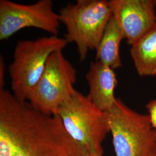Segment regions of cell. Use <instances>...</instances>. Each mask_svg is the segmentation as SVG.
Returning a JSON list of instances; mask_svg holds the SVG:
<instances>
[{
    "mask_svg": "<svg viewBox=\"0 0 156 156\" xmlns=\"http://www.w3.org/2000/svg\"><path fill=\"white\" fill-rule=\"evenodd\" d=\"M0 130L10 137L12 156H87L58 115H46L9 91L0 90Z\"/></svg>",
    "mask_w": 156,
    "mask_h": 156,
    "instance_id": "cell-1",
    "label": "cell"
},
{
    "mask_svg": "<svg viewBox=\"0 0 156 156\" xmlns=\"http://www.w3.org/2000/svg\"><path fill=\"white\" fill-rule=\"evenodd\" d=\"M58 15L67 30L64 38L76 44L82 62L90 50H97L112 11L109 1L78 0L62 7Z\"/></svg>",
    "mask_w": 156,
    "mask_h": 156,
    "instance_id": "cell-2",
    "label": "cell"
},
{
    "mask_svg": "<svg viewBox=\"0 0 156 156\" xmlns=\"http://www.w3.org/2000/svg\"><path fill=\"white\" fill-rule=\"evenodd\" d=\"M105 113L116 156H156V129L148 115L135 111L119 98Z\"/></svg>",
    "mask_w": 156,
    "mask_h": 156,
    "instance_id": "cell-3",
    "label": "cell"
},
{
    "mask_svg": "<svg viewBox=\"0 0 156 156\" xmlns=\"http://www.w3.org/2000/svg\"><path fill=\"white\" fill-rule=\"evenodd\" d=\"M56 115L67 133L88 154L102 156V143L110 133L109 123L105 112L95 106L87 95L76 90Z\"/></svg>",
    "mask_w": 156,
    "mask_h": 156,
    "instance_id": "cell-4",
    "label": "cell"
},
{
    "mask_svg": "<svg viewBox=\"0 0 156 156\" xmlns=\"http://www.w3.org/2000/svg\"><path fill=\"white\" fill-rule=\"evenodd\" d=\"M68 44L66 38L55 35L19 41L14 50L13 61L9 67L13 95L19 100L27 101L44 73L50 55L62 51Z\"/></svg>",
    "mask_w": 156,
    "mask_h": 156,
    "instance_id": "cell-5",
    "label": "cell"
},
{
    "mask_svg": "<svg viewBox=\"0 0 156 156\" xmlns=\"http://www.w3.org/2000/svg\"><path fill=\"white\" fill-rule=\"evenodd\" d=\"M76 70L64 56L62 50L52 53L27 101L42 113L56 115L59 108L76 91L73 85L76 82Z\"/></svg>",
    "mask_w": 156,
    "mask_h": 156,
    "instance_id": "cell-6",
    "label": "cell"
},
{
    "mask_svg": "<svg viewBox=\"0 0 156 156\" xmlns=\"http://www.w3.org/2000/svg\"><path fill=\"white\" fill-rule=\"evenodd\" d=\"M60 20L51 0H39L24 5L9 0L0 1V40L9 39L28 27L38 28L57 36Z\"/></svg>",
    "mask_w": 156,
    "mask_h": 156,
    "instance_id": "cell-7",
    "label": "cell"
},
{
    "mask_svg": "<svg viewBox=\"0 0 156 156\" xmlns=\"http://www.w3.org/2000/svg\"><path fill=\"white\" fill-rule=\"evenodd\" d=\"M124 39L134 44L156 24L154 0L109 1Z\"/></svg>",
    "mask_w": 156,
    "mask_h": 156,
    "instance_id": "cell-8",
    "label": "cell"
},
{
    "mask_svg": "<svg viewBox=\"0 0 156 156\" xmlns=\"http://www.w3.org/2000/svg\"><path fill=\"white\" fill-rule=\"evenodd\" d=\"M86 79L89 87L87 96L90 100L101 111L110 110L117 99L115 91L117 80L114 69L100 62H91Z\"/></svg>",
    "mask_w": 156,
    "mask_h": 156,
    "instance_id": "cell-9",
    "label": "cell"
},
{
    "mask_svg": "<svg viewBox=\"0 0 156 156\" xmlns=\"http://www.w3.org/2000/svg\"><path fill=\"white\" fill-rule=\"evenodd\" d=\"M130 55L140 76L156 75V24L131 46Z\"/></svg>",
    "mask_w": 156,
    "mask_h": 156,
    "instance_id": "cell-10",
    "label": "cell"
},
{
    "mask_svg": "<svg viewBox=\"0 0 156 156\" xmlns=\"http://www.w3.org/2000/svg\"><path fill=\"white\" fill-rule=\"evenodd\" d=\"M124 39L122 31L112 15L95 50V61L101 62L113 69L122 67L120 46Z\"/></svg>",
    "mask_w": 156,
    "mask_h": 156,
    "instance_id": "cell-11",
    "label": "cell"
},
{
    "mask_svg": "<svg viewBox=\"0 0 156 156\" xmlns=\"http://www.w3.org/2000/svg\"><path fill=\"white\" fill-rule=\"evenodd\" d=\"M146 108L149 113L151 124L153 127L156 129V100L149 101L146 105Z\"/></svg>",
    "mask_w": 156,
    "mask_h": 156,
    "instance_id": "cell-12",
    "label": "cell"
},
{
    "mask_svg": "<svg viewBox=\"0 0 156 156\" xmlns=\"http://www.w3.org/2000/svg\"><path fill=\"white\" fill-rule=\"evenodd\" d=\"M0 62V90L4 89V63L2 57Z\"/></svg>",
    "mask_w": 156,
    "mask_h": 156,
    "instance_id": "cell-13",
    "label": "cell"
},
{
    "mask_svg": "<svg viewBox=\"0 0 156 156\" xmlns=\"http://www.w3.org/2000/svg\"><path fill=\"white\" fill-rule=\"evenodd\" d=\"M87 156H101L100 155H97V154H88Z\"/></svg>",
    "mask_w": 156,
    "mask_h": 156,
    "instance_id": "cell-14",
    "label": "cell"
},
{
    "mask_svg": "<svg viewBox=\"0 0 156 156\" xmlns=\"http://www.w3.org/2000/svg\"><path fill=\"white\" fill-rule=\"evenodd\" d=\"M154 4H155V8H156V0H154Z\"/></svg>",
    "mask_w": 156,
    "mask_h": 156,
    "instance_id": "cell-15",
    "label": "cell"
}]
</instances>
